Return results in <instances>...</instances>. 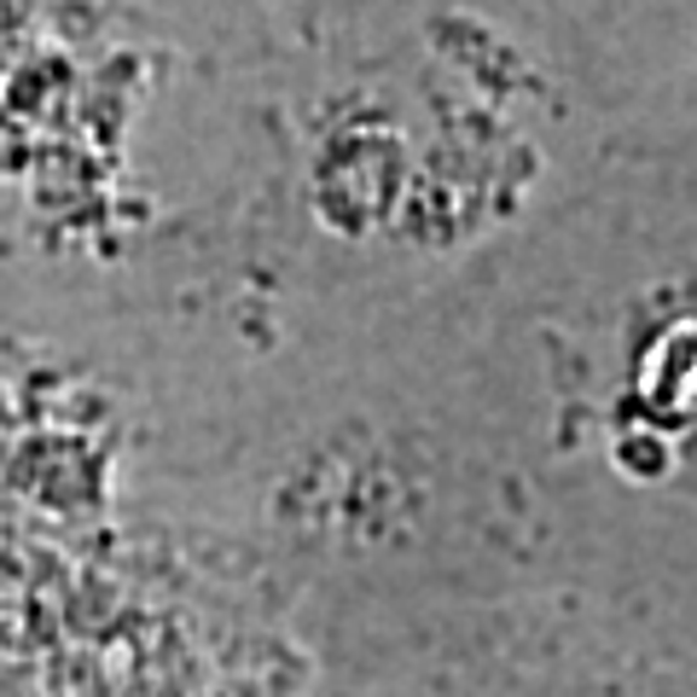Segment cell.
Wrapping results in <instances>:
<instances>
[{
  "mask_svg": "<svg viewBox=\"0 0 697 697\" xmlns=\"http://www.w3.org/2000/svg\"><path fill=\"white\" fill-rule=\"evenodd\" d=\"M412 331L488 576L697 610V117L425 291Z\"/></svg>",
  "mask_w": 697,
  "mask_h": 697,
  "instance_id": "obj_1",
  "label": "cell"
}]
</instances>
